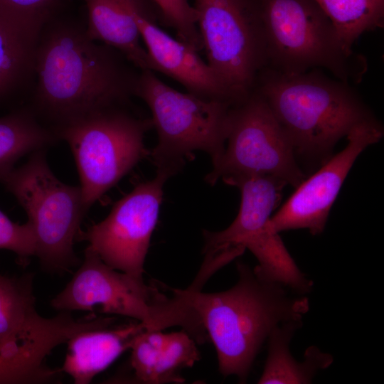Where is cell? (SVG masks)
I'll return each mask as SVG.
<instances>
[{"label": "cell", "instance_id": "6da1fadb", "mask_svg": "<svg viewBox=\"0 0 384 384\" xmlns=\"http://www.w3.org/2000/svg\"><path fill=\"white\" fill-rule=\"evenodd\" d=\"M140 70L119 51L90 39L85 26L60 16L38 40L32 109L53 130L98 111L128 105Z\"/></svg>", "mask_w": 384, "mask_h": 384}, {"label": "cell", "instance_id": "7a4b0ae2", "mask_svg": "<svg viewBox=\"0 0 384 384\" xmlns=\"http://www.w3.org/2000/svg\"><path fill=\"white\" fill-rule=\"evenodd\" d=\"M238 280L230 289L213 293L201 291L194 279L192 304L216 350L224 376L245 382L262 345L279 324L302 320L309 309L306 297H292L286 286L259 276L242 262L237 263Z\"/></svg>", "mask_w": 384, "mask_h": 384}, {"label": "cell", "instance_id": "3957f363", "mask_svg": "<svg viewBox=\"0 0 384 384\" xmlns=\"http://www.w3.org/2000/svg\"><path fill=\"white\" fill-rule=\"evenodd\" d=\"M256 90L292 144L295 155L327 158L357 124L375 119L349 83L312 69L285 75L264 68Z\"/></svg>", "mask_w": 384, "mask_h": 384}, {"label": "cell", "instance_id": "277c9868", "mask_svg": "<svg viewBox=\"0 0 384 384\" xmlns=\"http://www.w3.org/2000/svg\"><path fill=\"white\" fill-rule=\"evenodd\" d=\"M171 291L167 296L144 279L111 267L87 246L81 265L50 305L60 311H92L99 305L102 312L134 319L147 329L180 326L197 343L207 341L192 304V286Z\"/></svg>", "mask_w": 384, "mask_h": 384}, {"label": "cell", "instance_id": "5b68a950", "mask_svg": "<svg viewBox=\"0 0 384 384\" xmlns=\"http://www.w3.org/2000/svg\"><path fill=\"white\" fill-rule=\"evenodd\" d=\"M267 65L296 75L319 68L346 82L358 83L367 70L364 55L344 46L314 0H257Z\"/></svg>", "mask_w": 384, "mask_h": 384}, {"label": "cell", "instance_id": "8992f818", "mask_svg": "<svg viewBox=\"0 0 384 384\" xmlns=\"http://www.w3.org/2000/svg\"><path fill=\"white\" fill-rule=\"evenodd\" d=\"M135 96L151 113L158 136L151 157L157 171L174 175L197 150L207 152L213 164L222 156L232 104L178 91L149 70H140Z\"/></svg>", "mask_w": 384, "mask_h": 384}, {"label": "cell", "instance_id": "52a82bcc", "mask_svg": "<svg viewBox=\"0 0 384 384\" xmlns=\"http://www.w3.org/2000/svg\"><path fill=\"white\" fill-rule=\"evenodd\" d=\"M46 151L33 152L25 164L0 176V181L28 215L42 268L60 274L79 262L73 245L87 211L80 186L58 179L48 164Z\"/></svg>", "mask_w": 384, "mask_h": 384}, {"label": "cell", "instance_id": "ba28073f", "mask_svg": "<svg viewBox=\"0 0 384 384\" xmlns=\"http://www.w3.org/2000/svg\"><path fill=\"white\" fill-rule=\"evenodd\" d=\"M127 106L106 108L54 129L74 156L87 212L146 154L144 137L152 127L151 118L137 117Z\"/></svg>", "mask_w": 384, "mask_h": 384}, {"label": "cell", "instance_id": "9c48e42d", "mask_svg": "<svg viewBox=\"0 0 384 384\" xmlns=\"http://www.w3.org/2000/svg\"><path fill=\"white\" fill-rule=\"evenodd\" d=\"M206 62L233 105L255 89L267 58L257 0H193Z\"/></svg>", "mask_w": 384, "mask_h": 384}, {"label": "cell", "instance_id": "30bf717a", "mask_svg": "<svg viewBox=\"0 0 384 384\" xmlns=\"http://www.w3.org/2000/svg\"><path fill=\"white\" fill-rule=\"evenodd\" d=\"M227 146L206 181L245 175L270 176L297 187L306 178L294 150L267 103L254 90L232 106Z\"/></svg>", "mask_w": 384, "mask_h": 384}, {"label": "cell", "instance_id": "8fae6325", "mask_svg": "<svg viewBox=\"0 0 384 384\" xmlns=\"http://www.w3.org/2000/svg\"><path fill=\"white\" fill-rule=\"evenodd\" d=\"M170 176L157 171L154 178L137 186L115 203L105 220L80 231L77 239L88 241V246L111 267L143 279L164 184Z\"/></svg>", "mask_w": 384, "mask_h": 384}, {"label": "cell", "instance_id": "7c38bea8", "mask_svg": "<svg viewBox=\"0 0 384 384\" xmlns=\"http://www.w3.org/2000/svg\"><path fill=\"white\" fill-rule=\"evenodd\" d=\"M383 128L375 118L356 125L347 134L348 144L321 168L304 179L279 210L271 216L269 226L274 232L308 229L321 233L341 186L358 156L378 142Z\"/></svg>", "mask_w": 384, "mask_h": 384}, {"label": "cell", "instance_id": "4fadbf2b", "mask_svg": "<svg viewBox=\"0 0 384 384\" xmlns=\"http://www.w3.org/2000/svg\"><path fill=\"white\" fill-rule=\"evenodd\" d=\"M123 1L137 23L154 73L172 78L201 98L233 105L225 87L198 52L161 28L159 12L151 0Z\"/></svg>", "mask_w": 384, "mask_h": 384}, {"label": "cell", "instance_id": "5bb4252c", "mask_svg": "<svg viewBox=\"0 0 384 384\" xmlns=\"http://www.w3.org/2000/svg\"><path fill=\"white\" fill-rule=\"evenodd\" d=\"M164 333L145 329L134 339L129 364L138 383H183L181 371L200 358L196 341L184 330Z\"/></svg>", "mask_w": 384, "mask_h": 384}, {"label": "cell", "instance_id": "9a60e30c", "mask_svg": "<svg viewBox=\"0 0 384 384\" xmlns=\"http://www.w3.org/2000/svg\"><path fill=\"white\" fill-rule=\"evenodd\" d=\"M223 181L240 190L241 203L235 219L227 228L219 232H204L206 257L232 247L242 246L246 238L265 226L287 186L279 178L264 175L235 176Z\"/></svg>", "mask_w": 384, "mask_h": 384}, {"label": "cell", "instance_id": "2e32d148", "mask_svg": "<svg viewBox=\"0 0 384 384\" xmlns=\"http://www.w3.org/2000/svg\"><path fill=\"white\" fill-rule=\"evenodd\" d=\"M108 327L77 333L66 342L68 352L60 370L75 384H88L122 353L146 327L136 321L117 329Z\"/></svg>", "mask_w": 384, "mask_h": 384}, {"label": "cell", "instance_id": "e0dca14e", "mask_svg": "<svg viewBox=\"0 0 384 384\" xmlns=\"http://www.w3.org/2000/svg\"><path fill=\"white\" fill-rule=\"evenodd\" d=\"M87 9L86 33L95 41L119 51L138 70L154 71L137 23L123 0H82Z\"/></svg>", "mask_w": 384, "mask_h": 384}, {"label": "cell", "instance_id": "ac0fdd59", "mask_svg": "<svg viewBox=\"0 0 384 384\" xmlns=\"http://www.w3.org/2000/svg\"><path fill=\"white\" fill-rule=\"evenodd\" d=\"M302 326V320H292L283 322L272 330L267 338V358L258 383H311L319 370L332 363V356L316 346L306 349L302 362L292 356L290 341Z\"/></svg>", "mask_w": 384, "mask_h": 384}, {"label": "cell", "instance_id": "d6986e66", "mask_svg": "<svg viewBox=\"0 0 384 384\" xmlns=\"http://www.w3.org/2000/svg\"><path fill=\"white\" fill-rule=\"evenodd\" d=\"M58 136L39 122L32 109L21 108L0 117V176L28 153L46 149Z\"/></svg>", "mask_w": 384, "mask_h": 384}, {"label": "cell", "instance_id": "ffe728a7", "mask_svg": "<svg viewBox=\"0 0 384 384\" xmlns=\"http://www.w3.org/2000/svg\"><path fill=\"white\" fill-rule=\"evenodd\" d=\"M33 274H0V343L23 334L40 315L35 306Z\"/></svg>", "mask_w": 384, "mask_h": 384}, {"label": "cell", "instance_id": "44dd1931", "mask_svg": "<svg viewBox=\"0 0 384 384\" xmlns=\"http://www.w3.org/2000/svg\"><path fill=\"white\" fill-rule=\"evenodd\" d=\"M38 40L0 20V99L21 88L35 75Z\"/></svg>", "mask_w": 384, "mask_h": 384}, {"label": "cell", "instance_id": "7402d4cb", "mask_svg": "<svg viewBox=\"0 0 384 384\" xmlns=\"http://www.w3.org/2000/svg\"><path fill=\"white\" fill-rule=\"evenodd\" d=\"M349 49L364 33L383 26L384 0H314Z\"/></svg>", "mask_w": 384, "mask_h": 384}, {"label": "cell", "instance_id": "603a6c76", "mask_svg": "<svg viewBox=\"0 0 384 384\" xmlns=\"http://www.w3.org/2000/svg\"><path fill=\"white\" fill-rule=\"evenodd\" d=\"M68 0H0V20L38 39L44 26L60 16Z\"/></svg>", "mask_w": 384, "mask_h": 384}, {"label": "cell", "instance_id": "cb8c5ba5", "mask_svg": "<svg viewBox=\"0 0 384 384\" xmlns=\"http://www.w3.org/2000/svg\"><path fill=\"white\" fill-rule=\"evenodd\" d=\"M151 1L159 12L160 25L174 29L178 40L198 52L203 50L197 14L188 0Z\"/></svg>", "mask_w": 384, "mask_h": 384}, {"label": "cell", "instance_id": "d4e9b609", "mask_svg": "<svg viewBox=\"0 0 384 384\" xmlns=\"http://www.w3.org/2000/svg\"><path fill=\"white\" fill-rule=\"evenodd\" d=\"M0 250L12 251L19 263L26 265L36 252V237L30 222L14 223L0 210Z\"/></svg>", "mask_w": 384, "mask_h": 384}]
</instances>
